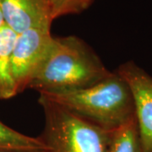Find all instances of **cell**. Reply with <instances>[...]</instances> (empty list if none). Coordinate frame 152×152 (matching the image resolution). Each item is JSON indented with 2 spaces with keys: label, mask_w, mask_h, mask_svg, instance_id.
<instances>
[{
  "label": "cell",
  "mask_w": 152,
  "mask_h": 152,
  "mask_svg": "<svg viewBox=\"0 0 152 152\" xmlns=\"http://www.w3.org/2000/svg\"><path fill=\"white\" fill-rule=\"evenodd\" d=\"M130 89L144 152H152V77L134 62H127L116 71Z\"/></svg>",
  "instance_id": "cell-5"
},
{
  "label": "cell",
  "mask_w": 152,
  "mask_h": 152,
  "mask_svg": "<svg viewBox=\"0 0 152 152\" xmlns=\"http://www.w3.org/2000/svg\"><path fill=\"white\" fill-rule=\"evenodd\" d=\"M53 40L50 26L31 28L17 36L11 62L18 94L28 89Z\"/></svg>",
  "instance_id": "cell-4"
},
{
  "label": "cell",
  "mask_w": 152,
  "mask_h": 152,
  "mask_svg": "<svg viewBox=\"0 0 152 152\" xmlns=\"http://www.w3.org/2000/svg\"><path fill=\"white\" fill-rule=\"evenodd\" d=\"M111 74L82 39L75 36L53 37L28 89L39 94L76 91L91 86Z\"/></svg>",
  "instance_id": "cell-1"
},
{
  "label": "cell",
  "mask_w": 152,
  "mask_h": 152,
  "mask_svg": "<svg viewBox=\"0 0 152 152\" xmlns=\"http://www.w3.org/2000/svg\"><path fill=\"white\" fill-rule=\"evenodd\" d=\"M53 20L69 15H79L96 0H48Z\"/></svg>",
  "instance_id": "cell-10"
},
{
  "label": "cell",
  "mask_w": 152,
  "mask_h": 152,
  "mask_svg": "<svg viewBox=\"0 0 152 152\" xmlns=\"http://www.w3.org/2000/svg\"><path fill=\"white\" fill-rule=\"evenodd\" d=\"M0 151L15 152H50L41 137L26 135L0 121Z\"/></svg>",
  "instance_id": "cell-8"
},
{
  "label": "cell",
  "mask_w": 152,
  "mask_h": 152,
  "mask_svg": "<svg viewBox=\"0 0 152 152\" xmlns=\"http://www.w3.org/2000/svg\"><path fill=\"white\" fill-rule=\"evenodd\" d=\"M107 152H144L135 117L112 131Z\"/></svg>",
  "instance_id": "cell-9"
},
{
  "label": "cell",
  "mask_w": 152,
  "mask_h": 152,
  "mask_svg": "<svg viewBox=\"0 0 152 152\" xmlns=\"http://www.w3.org/2000/svg\"><path fill=\"white\" fill-rule=\"evenodd\" d=\"M4 19H3V16H2V14H1V11H0V29L1 27L4 26Z\"/></svg>",
  "instance_id": "cell-11"
},
{
  "label": "cell",
  "mask_w": 152,
  "mask_h": 152,
  "mask_svg": "<svg viewBox=\"0 0 152 152\" xmlns=\"http://www.w3.org/2000/svg\"><path fill=\"white\" fill-rule=\"evenodd\" d=\"M16 33L5 24L0 29V99H10L18 92L12 74V52Z\"/></svg>",
  "instance_id": "cell-7"
},
{
  "label": "cell",
  "mask_w": 152,
  "mask_h": 152,
  "mask_svg": "<svg viewBox=\"0 0 152 152\" xmlns=\"http://www.w3.org/2000/svg\"><path fill=\"white\" fill-rule=\"evenodd\" d=\"M0 11L7 26L17 35L36 27L52 26L48 0H0Z\"/></svg>",
  "instance_id": "cell-6"
},
{
  "label": "cell",
  "mask_w": 152,
  "mask_h": 152,
  "mask_svg": "<svg viewBox=\"0 0 152 152\" xmlns=\"http://www.w3.org/2000/svg\"><path fill=\"white\" fill-rule=\"evenodd\" d=\"M0 152H15V151H0Z\"/></svg>",
  "instance_id": "cell-12"
},
{
  "label": "cell",
  "mask_w": 152,
  "mask_h": 152,
  "mask_svg": "<svg viewBox=\"0 0 152 152\" xmlns=\"http://www.w3.org/2000/svg\"><path fill=\"white\" fill-rule=\"evenodd\" d=\"M45 125L40 136L50 152H107L112 131L103 129L39 96Z\"/></svg>",
  "instance_id": "cell-3"
},
{
  "label": "cell",
  "mask_w": 152,
  "mask_h": 152,
  "mask_svg": "<svg viewBox=\"0 0 152 152\" xmlns=\"http://www.w3.org/2000/svg\"><path fill=\"white\" fill-rule=\"evenodd\" d=\"M71 113L107 131L135 117L130 89L116 72L91 86L71 91L40 93Z\"/></svg>",
  "instance_id": "cell-2"
}]
</instances>
